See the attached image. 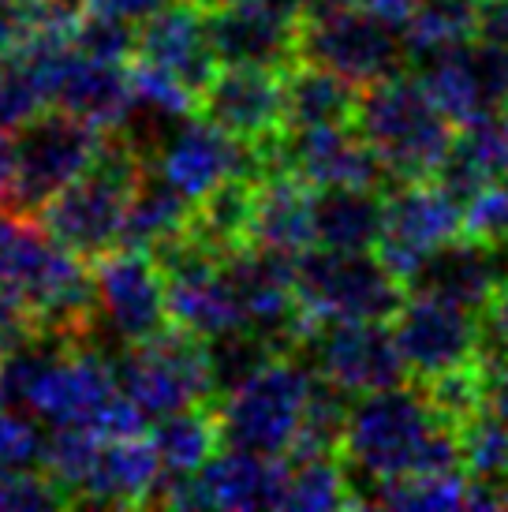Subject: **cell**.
<instances>
[{
	"mask_svg": "<svg viewBox=\"0 0 508 512\" xmlns=\"http://www.w3.org/2000/svg\"><path fill=\"white\" fill-rule=\"evenodd\" d=\"M355 128L374 146L378 161L389 172V187L400 180L434 176L441 157L456 139V124L441 113L419 75L396 72L378 83H367L359 94Z\"/></svg>",
	"mask_w": 508,
	"mask_h": 512,
	"instance_id": "cell-3",
	"label": "cell"
},
{
	"mask_svg": "<svg viewBox=\"0 0 508 512\" xmlns=\"http://www.w3.org/2000/svg\"><path fill=\"white\" fill-rule=\"evenodd\" d=\"M299 60L367 86L385 75L404 72L411 57L404 23L355 4H325V8H303Z\"/></svg>",
	"mask_w": 508,
	"mask_h": 512,
	"instance_id": "cell-6",
	"label": "cell"
},
{
	"mask_svg": "<svg viewBox=\"0 0 508 512\" xmlns=\"http://www.w3.org/2000/svg\"><path fill=\"white\" fill-rule=\"evenodd\" d=\"M505 109H508V105H505Z\"/></svg>",
	"mask_w": 508,
	"mask_h": 512,
	"instance_id": "cell-45",
	"label": "cell"
},
{
	"mask_svg": "<svg viewBox=\"0 0 508 512\" xmlns=\"http://www.w3.org/2000/svg\"><path fill=\"white\" fill-rule=\"evenodd\" d=\"M479 38L508 45V0H482Z\"/></svg>",
	"mask_w": 508,
	"mask_h": 512,
	"instance_id": "cell-41",
	"label": "cell"
},
{
	"mask_svg": "<svg viewBox=\"0 0 508 512\" xmlns=\"http://www.w3.org/2000/svg\"><path fill=\"white\" fill-rule=\"evenodd\" d=\"M363 86L344 75L296 60L284 72V128H337L355 124Z\"/></svg>",
	"mask_w": 508,
	"mask_h": 512,
	"instance_id": "cell-24",
	"label": "cell"
},
{
	"mask_svg": "<svg viewBox=\"0 0 508 512\" xmlns=\"http://www.w3.org/2000/svg\"><path fill=\"white\" fill-rule=\"evenodd\" d=\"M497 258H501V281L508 285V243L505 247H497Z\"/></svg>",
	"mask_w": 508,
	"mask_h": 512,
	"instance_id": "cell-43",
	"label": "cell"
},
{
	"mask_svg": "<svg viewBox=\"0 0 508 512\" xmlns=\"http://www.w3.org/2000/svg\"><path fill=\"white\" fill-rule=\"evenodd\" d=\"M479 363L490 378L508 370V285H501L479 311Z\"/></svg>",
	"mask_w": 508,
	"mask_h": 512,
	"instance_id": "cell-36",
	"label": "cell"
},
{
	"mask_svg": "<svg viewBox=\"0 0 508 512\" xmlns=\"http://www.w3.org/2000/svg\"><path fill=\"white\" fill-rule=\"evenodd\" d=\"M303 0H228L206 8L210 42L221 64L288 72L299 60Z\"/></svg>",
	"mask_w": 508,
	"mask_h": 512,
	"instance_id": "cell-14",
	"label": "cell"
},
{
	"mask_svg": "<svg viewBox=\"0 0 508 512\" xmlns=\"http://www.w3.org/2000/svg\"><path fill=\"white\" fill-rule=\"evenodd\" d=\"M150 441L161 456V468L169 475L206 468L213 456L221 453V427H217L213 404H191V408L154 419Z\"/></svg>",
	"mask_w": 508,
	"mask_h": 512,
	"instance_id": "cell-27",
	"label": "cell"
},
{
	"mask_svg": "<svg viewBox=\"0 0 508 512\" xmlns=\"http://www.w3.org/2000/svg\"><path fill=\"white\" fill-rule=\"evenodd\" d=\"M415 75L456 128L508 105V45L486 38L449 45L415 60Z\"/></svg>",
	"mask_w": 508,
	"mask_h": 512,
	"instance_id": "cell-12",
	"label": "cell"
},
{
	"mask_svg": "<svg viewBox=\"0 0 508 512\" xmlns=\"http://www.w3.org/2000/svg\"><path fill=\"white\" fill-rule=\"evenodd\" d=\"M98 285V333H109L120 348L142 344L172 326L169 288L154 251L116 247L94 262Z\"/></svg>",
	"mask_w": 508,
	"mask_h": 512,
	"instance_id": "cell-8",
	"label": "cell"
},
{
	"mask_svg": "<svg viewBox=\"0 0 508 512\" xmlns=\"http://www.w3.org/2000/svg\"><path fill=\"white\" fill-rule=\"evenodd\" d=\"M105 131L75 113H38L27 120L15 146H19V214H38L57 191L79 180L101 150Z\"/></svg>",
	"mask_w": 508,
	"mask_h": 512,
	"instance_id": "cell-9",
	"label": "cell"
},
{
	"mask_svg": "<svg viewBox=\"0 0 508 512\" xmlns=\"http://www.w3.org/2000/svg\"><path fill=\"white\" fill-rule=\"evenodd\" d=\"M131 60L169 75L172 83H180L198 101V94L206 90V83L217 75V64H221L210 42L206 8L198 0H172L169 8L142 19Z\"/></svg>",
	"mask_w": 508,
	"mask_h": 512,
	"instance_id": "cell-18",
	"label": "cell"
},
{
	"mask_svg": "<svg viewBox=\"0 0 508 512\" xmlns=\"http://www.w3.org/2000/svg\"><path fill=\"white\" fill-rule=\"evenodd\" d=\"M154 165L191 199H202L206 191L232 176H266L269 172L258 146L232 139L228 131H221L198 113H187L169 131Z\"/></svg>",
	"mask_w": 508,
	"mask_h": 512,
	"instance_id": "cell-16",
	"label": "cell"
},
{
	"mask_svg": "<svg viewBox=\"0 0 508 512\" xmlns=\"http://www.w3.org/2000/svg\"><path fill=\"white\" fill-rule=\"evenodd\" d=\"M501 285L505 281H501L497 247H486V243L460 232V240L452 236L449 243H441L438 251L426 255V262L408 281V292L449 299V303H460V307L479 314L486 307V299Z\"/></svg>",
	"mask_w": 508,
	"mask_h": 512,
	"instance_id": "cell-20",
	"label": "cell"
},
{
	"mask_svg": "<svg viewBox=\"0 0 508 512\" xmlns=\"http://www.w3.org/2000/svg\"><path fill=\"white\" fill-rule=\"evenodd\" d=\"M146 165L150 157L120 128H109L94 165L45 202L34 214L38 225L57 243H64L71 255H79L83 262H98L101 255L120 247L127 202Z\"/></svg>",
	"mask_w": 508,
	"mask_h": 512,
	"instance_id": "cell-2",
	"label": "cell"
},
{
	"mask_svg": "<svg viewBox=\"0 0 508 512\" xmlns=\"http://www.w3.org/2000/svg\"><path fill=\"white\" fill-rule=\"evenodd\" d=\"M34 333H38V322L30 303L15 288L0 285V359L15 352L19 344H27Z\"/></svg>",
	"mask_w": 508,
	"mask_h": 512,
	"instance_id": "cell-37",
	"label": "cell"
},
{
	"mask_svg": "<svg viewBox=\"0 0 508 512\" xmlns=\"http://www.w3.org/2000/svg\"><path fill=\"white\" fill-rule=\"evenodd\" d=\"M385 225L381 187H314V247L374 251Z\"/></svg>",
	"mask_w": 508,
	"mask_h": 512,
	"instance_id": "cell-23",
	"label": "cell"
},
{
	"mask_svg": "<svg viewBox=\"0 0 508 512\" xmlns=\"http://www.w3.org/2000/svg\"><path fill=\"white\" fill-rule=\"evenodd\" d=\"M430 180H438L452 199L467 206L482 187L508 184V113H486L456 128L449 154L441 157Z\"/></svg>",
	"mask_w": 508,
	"mask_h": 512,
	"instance_id": "cell-21",
	"label": "cell"
},
{
	"mask_svg": "<svg viewBox=\"0 0 508 512\" xmlns=\"http://www.w3.org/2000/svg\"><path fill=\"white\" fill-rule=\"evenodd\" d=\"M251 243L303 255L314 247V187L288 169H269L254 184Z\"/></svg>",
	"mask_w": 508,
	"mask_h": 512,
	"instance_id": "cell-22",
	"label": "cell"
},
{
	"mask_svg": "<svg viewBox=\"0 0 508 512\" xmlns=\"http://www.w3.org/2000/svg\"><path fill=\"white\" fill-rule=\"evenodd\" d=\"M202 8H217V4H228V0H198Z\"/></svg>",
	"mask_w": 508,
	"mask_h": 512,
	"instance_id": "cell-44",
	"label": "cell"
},
{
	"mask_svg": "<svg viewBox=\"0 0 508 512\" xmlns=\"http://www.w3.org/2000/svg\"><path fill=\"white\" fill-rule=\"evenodd\" d=\"M456 438L467 479L501 490L508 483V427L501 423V415L486 404L475 415H467L464 423H456Z\"/></svg>",
	"mask_w": 508,
	"mask_h": 512,
	"instance_id": "cell-31",
	"label": "cell"
},
{
	"mask_svg": "<svg viewBox=\"0 0 508 512\" xmlns=\"http://www.w3.org/2000/svg\"><path fill=\"white\" fill-rule=\"evenodd\" d=\"M325 4H355V8H367V12H378L385 19H396L404 23L419 0H303V8H325Z\"/></svg>",
	"mask_w": 508,
	"mask_h": 512,
	"instance_id": "cell-40",
	"label": "cell"
},
{
	"mask_svg": "<svg viewBox=\"0 0 508 512\" xmlns=\"http://www.w3.org/2000/svg\"><path fill=\"white\" fill-rule=\"evenodd\" d=\"M299 359L352 397L408 382L393 326L385 322H314L299 344Z\"/></svg>",
	"mask_w": 508,
	"mask_h": 512,
	"instance_id": "cell-10",
	"label": "cell"
},
{
	"mask_svg": "<svg viewBox=\"0 0 508 512\" xmlns=\"http://www.w3.org/2000/svg\"><path fill=\"white\" fill-rule=\"evenodd\" d=\"M273 169L303 176L311 187H381L389 172L355 124L284 128L273 146Z\"/></svg>",
	"mask_w": 508,
	"mask_h": 512,
	"instance_id": "cell-17",
	"label": "cell"
},
{
	"mask_svg": "<svg viewBox=\"0 0 508 512\" xmlns=\"http://www.w3.org/2000/svg\"><path fill=\"white\" fill-rule=\"evenodd\" d=\"M45 105L49 98H45L27 57L23 53L0 57V131H19L27 120L42 113Z\"/></svg>",
	"mask_w": 508,
	"mask_h": 512,
	"instance_id": "cell-32",
	"label": "cell"
},
{
	"mask_svg": "<svg viewBox=\"0 0 508 512\" xmlns=\"http://www.w3.org/2000/svg\"><path fill=\"white\" fill-rule=\"evenodd\" d=\"M0 210H19V146L0 131Z\"/></svg>",
	"mask_w": 508,
	"mask_h": 512,
	"instance_id": "cell-38",
	"label": "cell"
},
{
	"mask_svg": "<svg viewBox=\"0 0 508 512\" xmlns=\"http://www.w3.org/2000/svg\"><path fill=\"white\" fill-rule=\"evenodd\" d=\"M161 475L165 468H161V456L150 438H142V434L101 438L94 468L86 475L75 505H101V509L154 505Z\"/></svg>",
	"mask_w": 508,
	"mask_h": 512,
	"instance_id": "cell-19",
	"label": "cell"
},
{
	"mask_svg": "<svg viewBox=\"0 0 508 512\" xmlns=\"http://www.w3.org/2000/svg\"><path fill=\"white\" fill-rule=\"evenodd\" d=\"M340 460L352 479L355 509L381 479H400L415 471H464L456 427L441 419L419 385H393L355 397L340 441Z\"/></svg>",
	"mask_w": 508,
	"mask_h": 512,
	"instance_id": "cell-1",
	"label": "cell"
},
{
	"mask_svg": "<svg viewBox=\"0 0 508 512\" xmlns=\"http://www.w3.org/2000/svg\"><path fill=\"white\" fill-rule=\"evenodd\" d=\"M464 236L486 243V247H505L508 243V184L482 187L475 199L464 206Z\"/></svg>",
	"mask_w": 508,
	"mask_h": 512,
	"instance_id": "cell-34",
	"label": "cell"
},
{
	"mask_svg": "<svg viewBox=\"0 0 508 512\" xmlns=\"http://www.w3.org/2000/svg\"><path fill=\"white\" fill-rule=\"evenodd\" d=\"M296 292L314 322H393L408 285L374 251L307 247L296 258Z\"/></svg>",
	"mask_w": 508,
	"mask_h": 512,
	"instance_id": "cell-5",
	"label": "cell"
},
{
	"mask_svg": "<svg viewBox=\"0 0 508 512\" xmlns=\"http://www.w3.org/2000/svg\"><path fill=\"white\" fill-rule=\"evenodd\" d=\"M471 479L464 471H415L381 479L363 494V505L378 509H467Z\"/></svg>",
	"mask_w": 508,
	"mask_h": 512,
	"instance_id": "cell-30",
	"label": "cell"
},
{
	"mask_svg": "<svg viewBox=\"0 0 508 512\" xmlns=\"http://www.w3.org/2000/svg\"><path fill=\"white\" fill-rule=\"evenodd\" d=\"M464 206L438 180H400L385 191V225L374 255L408 285L430 251L460 236Z\"/></svg>",
	"mask_w": 508,
	"mask_h": 512,
	"instance_id": "cell-11",
	"label": "cell"
},
{
	"mask_svg": "<svg viewBox=\"0 0 508 512\" xmlns=\"http://www.w3.org/2000/svg\"><path fill=\"white\" fill-rule=\"evenodd\" d=\"M42 449L45 438L34 427V415L0 404V471L15 475L42 468Z\"/></svg>",
	"mask_w": 508,
	"mask_h": 512,
	"instance_id": "cell-33",
	"label": "cell"
},
{
	"mask_svg": "<svg viewBox=\"0 0 508 512\" xmlns=\"http://www.w3.org/2000/svg\"><path fill=\"white\" fill-rule=\"evenodd\" d=\"M49 19L45 0H0V57L23 53Z\"/></svg>",
	"mask_w": 508,
	"mask_h": 512,
	"instance_id": "cell-35",
	"label": "cell"
},
{
	"mask_svg": "<svg viewBox=\"0 0 508 512\" xmlns=\"http://www.w3.org/2000/svg\"><path fill=\"white\" fill-rule=\"evenodd\" d=\"M191 210H195V199L184 195V191L150 161L146 172L139 176L135 191H131V202H127L120 247L154 251V247H161L165 240L184 232L187 221H191Z\"/></svg>",
	"mask_w": 508,
	"mask_h": 512,
	"instance_id": "cell-25",
	"label": "cell"
},
{
	"mask_svg": "<svg viewBox=\"0 0 508 512\" xmlns=\"http://www.w3.org/2000/svg\"><path fill=\"white\" fill-rule=\"evenodd\" d=\"M284 464H288V509H355V490L340 453H299L284 456Z\"/></svg>",
	"mask_w": 508,
	"mask_h": 512,
	"instance_id": "cell-29",
	"label": "cell"
},
{
	"mask_svg": "<svg viewBox=\"0 0 508 512\" xmlns=\"http://www.w3.org/2000/svg\"><path fill=\"white\" fill-rule=\"evenodd\" d=\"M314 370L299 356H281L228 389L213 404L221 449H247L262 456H288L303 430Z\"/></svg>",
	"mask_w": 508,
	"mask_h": 512,
	"instance_id": "cell-4",
	"label": "cell"
},
{
	"mask_svg": "<svg viewBox=\"0 0 508 512\" xmlns=\"http://www.w3.org/2000/svg\"><path fill=\"white\" fill-rule=\"evenodd\" d=\"M172 0H86V12L113 15V19H127V23H142L154 12L169 8Z\"/></svg>",
	"mask_w": 508,
	"mask_h": 512,
	"instance_id": "cell-39",
	"label": "cell"
},
{
	"mask_svg": "<svg viewBox=\"0 0 508 512\" xmlns=\"http://www.w3.org/2000/svg\"><path fill=\"white\" fill-rule=\"evenodd\" d=\"M393 337L408 378L430 382L479 359V314L449 299L408 292L393 314Z\"/></svg>",
	"mask_w": 508,
	"mask_h": 512,
	"instance_id": "cell-13",
	"label": "cell"
},
{
	"mask_svg": "<svg viewBox=\"0 0 508 512\" xmlns=\"http://www.w3.org/2000/svg\"><path fill=\"white\" fill-rule=\"evenodd\" d=\"M482 0H419L415 12L404 19L411 64L419 57L441 53L449 45L479 38Z\"/></svg>",
	"mask_w": 508,
	"mask_h": 512,
	"instance_id": "cell-28",
	"label": "cell"
},
{
	"mask_svg": "<svg viewBox=\"0 0 508 512\" xmlns=\"http://www.w3.org/2000/svg\"><path fill=\"white\" fill-rule=\"evenodd\" d=\"M195 113L232 139L266 150L284 131V72L225 64L198 94Z\"/></svg>",
	"mask_w": 508,
	"mask_h": 512,
	"instance_id": "cell-15",
	"label": "cell"
},
{
	"mask_svg": "<svg viewBox=\"0 0 508 512\" xmlns=\"http://www.w3.org/2000/svg\"><path fill=\"white\" fill-rule=\"evenodd\" d=\"M490 408L501 415V423L508 427V370L490 378Z\"/></svg>",
	"mask_w": 508,
	"mask_h": 512,
	"instance_id": "cell-42",
	"label": "cell"
},
{
	"mask_svg": "<svg viewBox=\"0 0 508 512\" xmlns=\"http://www.w3.org/2000/svg\"><path fill=\"white\" fill-rule=\"evenodd\" d=\"M254 184H258V176H232L213 191H206L202 199H195V210H191L184 232L217 258L251 243Z\"/></svg>",
	"mask_w": 508,
	"mask_h": 512,
	"instance_id": "cell-26",
	"label": "cell"
},
{
	"mask_svg": "<svg viewBox=\"0 0 508 512\" xmlns=\"http://www.w3.org/2000/svg\"><path fill=\"white\" fill-rule=\"evenodd\" d=\"M113 367L124 397L146 415L150 427L154 419L180 412V408L213 404L206 341L180 329L176 322L150 341L120 348V356H113Z\"/></svg>",
	"mask_w": 508,
	"mask_h": 512,
	"instance_id": "cell-7",
	"label": "cell"
}]
</instances>
